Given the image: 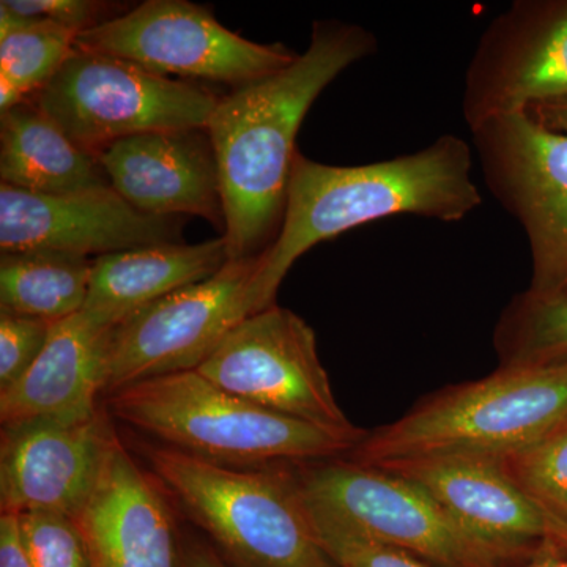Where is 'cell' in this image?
I'll use <instances>...</instances> for the list:
<instances>
[{
	"instance_id": "6da1fadb",
	"label": "cell",
	"mask_w": 567,
	"mask_h": 567,
	"mask_svg": "<svg viewBox=\"0 0 567 567\" xmlns=\"http://www.w3.org/2000/svg\"><path fill=\"white\" fill-rule=\"evenodd\" d=\"M375 50L374 33L361 25L317 21L289 66L219 99L205 130L218 163L230 260L260 256L274 244L306 114L342 71Z\"/></svg>"
},
{
	"instance_id": "7a4b0ae2",
	"label": "cell",
	"mask_w": 567,
	"mask_h": 567,
	"mask_svg": "<svg viewBox=\"0 0 567 567\" xmlns=\"http://www.w3.org/2000/svg\"><path fill=\"white\" fill-rule=\"evenodd\" d=\"M473 148L443 134L425 148L363 166L295 158L281 229L259 256L249 286L251 316L275 306L292 265L324 240L395 215L464 221L483 204L472 177Z\"/></svg>"
},
{
	"instance_id": "3957f363",
	"label": "cell",
	"mask_w": 567,
	"mask_h": 567,
	"mask_svg": "<svg viewBox=\"0 0 567 567\" xmlns=\"http://www.w3.org/2000/svg\"><path fill=\"white\" fill-rule=\"evenodd\" d=\"M567 421V360L499 365L445 388L401 420L365 432L350 461L386 466L439 456L503 457L535 445Z\"/></svg>"
},
{
	"instance_id": "277c9868",
	"label": "cell",
	"mask_w": 567,
	"mask_h": 567,
	"mask_svg": "<svg viewBox=\"0 0 567 567\" xmlns=\"http://www.w3.org/2000/svg\"><path fill=\"white\" fill-rule=\"evenodd\" d=\"M122 421L174 450L215 464H312L349 454L363 439L279 415L197 371L142 380L111 394Z\"/></svg>"
},
{
	"instance_id": "5b68a950",
	"label": "cell",
	"mask_w": 567,
	"mask_h": 567,
	"mask_svg": "<svg viewBox=\"0 0 567 567\" xmlns=\"http://www.w3.org/2000/svg\"><path fill=\"white\" fill-rule=\"evenodd\" d=\"M148 461L234 567H338L317 535L293 472L215 464L174 447Z\"/></svg>"
},
{
	"instance_id": "8992f818",
	"label": "cell",
	"mask_w": 567,
	"mask_h": 567,
	"mask_svg": "<svg viewBox=\"0 0 567 567\" xmlns=\"http://www.w3.org/2000/svg\"><path fill=\"white\" fill-rule=\"evenodd\" d=\"M219 99L204 85L74 47L33 102L84 151L99 156L126 137L205 130Z\"/></svg>"
},
{
	"instance_id": "52a82bcc",
	"label": "cell",
	"mask_w": 567,
	"mask_h": 567,
	"mask_svg": "<svg viewBox=\"0 0 567 567\" xmlns=\"http://www.w3.org/2000/svg\"><path fill=\"white\" fill-rule=\"evenodd\" d=\"M293 476L312 509L429 565L511 567L399 473L336 457L298 465Z\"/></svg>"
},
{
	"instance_id": "ba28073f",
	"label": "cell",
	"mask_w": 567,
	"mask_h": 567,
	"mask_svg": "<svg viewBox=\"0 0 567 567\" xmlns=\"http://www.w3.org/2000/svg\"><path fill=\"white\" fill-rule=\"evenodd\" d=\"M472 136L487 188L527 235V292L567 300V134L520 112L492 118Z\"/></svg>"
},
{
	"instance_id": "9c48e42d",
	"label": "cell",
	"mask_w": 567,
	"mask_h": 567,
	"mask_svg": "<svg viewBox=\"0 0 567 567\" xmlns=\"http://www.w3.org/2000/svg\"><path fill=\"white\" fill-rule=\"evenodd\" d=\"M78 50L136 63L162 76L233 85L252 84L289 66L297 55L282 44L244 39L188 0H147L80 33Z\"/></svg>"
},
{
	"instance_id": "30bf717a",
	"label": "cell",
	"mask_w": 567,
	"mask_h": 567,
	"mask_svg": "<svg viewBox=\"0 0 567 567\" xmlns=\"http://www.w3.org/2000/svg\"><path fill=\"white\" fill-rule=\"evenodd\" d=\"M229 393L279 415L363 439L336 401L311 324L275 305L246 317L197 369Z\"/></svg>"
},
{
	"instance_id": "8fae6325",
	"label": "cell",
	"mask_w": 567,
	"mask_h": 567,
	"mask_svg": "<svg viewBox=\"0 0 567 567\" xmlns=\"http://www.w3.org/2000/svg\"><path fill=\"white\" fill-rule=\"evenodd\" d=\"M259 256L229 260L203 282L159 298L112 331L106 391L197 371L241 320L251 316L249 286Z\"/></svg>"
},
{
	"instance_id": "7c38bea8",
	"label": "cell",
	"mask_w": 567,
	"mask_h": 567,
	"mask_svg": "<svg viewBox=\"0 0 567 567\" xmlns=\"http://www.w3.org/2000/svg\"><path fill=\"white\" fill-rule=\"evenodd\" d=\"M567 96V0H520L487 25L465 74L470 132Z\"/></svg>"
},
{
	"instance_id": "4fadbf2b",
	"label": "cell",
	"mask_w": 567,
	"mask_h": 567,
	"mask_svg": "<svg viewBox=\"0 0 567 567\" xmlns=\"http://www.w3.org/2000/svg\"><path fill=\"white\" fill-rule=\"evenodd\" d=\"M182 216L136 210L111 186L89 192L37 194L0 185V249L70 256L181 244Z\"/></svg>"
},
{
	"instance_id": "5bb4252c",
	"label": "cell",
	"mask_w": 567,
	"mask_h": 567,
	"mask_svg": "<svg viewBox=\"0 0 567 567\" xmlns=\"http://www.w3.org/2000/svg\"><path fill=\"white\" fill-rule=\"evenodd\" d=\"M117 440L102 413L84 423L3 427L2 514L76 516L95 491Z\"/></svg>"
},
{
	"instance_id": "9a60e30c",
	"label": "cell",
	"mask_w": 567,
	"mask_h": 567,
	"mask_svg": "<svg viewBox=\"0 0 567 567\" xmlns=\"http://www.w3.org/2000/svg\"><path fill=\"white\" fill-rule=\"evenodd\" d=\"M424 488L466 535L511 567L527 565L547 528L499 457L439 456L386 466Z\"/></svg>"
},
{
	"instance_id": "2e32d148",
	"label": "cell",
	"mask_w": 567,
	"mask_h": 567,
	"mask_svg": "<svg viewBox=\"0 0 567 567\" xmlns=\"http://www.w3.org/2000/svg\"><path fill=\"white\" fill-rule=\"evenodd\" d=\"M111 188L153 216H199L224 230L218 163L207 130L126 137L99 155Z\"/></svg>"
},
{
	"instance_id": "e0dca14e",
	"label": "cell",
	"mask_w": 567,
	"mask_h": 567,
	"mask_svg": "<svg viewBox=\"0 0 567 567\" xmlns=\"http://www.w3.org/2000/svg\"><path fill=\"white\" fill-rule=\"evenodd\" d=\"M73 518L91 567H178L173 516L162 491L122 443Z\"/></svg>"
},
{
	"instance_id": "ac0fdd59",
	"label": "cell",
	"mask_w": 567,
	"mask_h": 567,
	"mask_svg": "<svg viewBox=\"0 0 567 567\" xmlns=\"http://www.w3.org/2000/svg\"><path fill=\"white\" fill-rule=\"evenodd\" d=\"M114 328L85 311L52 323L35 363L0 391L2 427L76 424L99 415L96 398L106 391Z\"/></svg>"
},
{
	"instance_id": "d6986e66",
	"label": "cell",
	"mask_w": 567,
	"mask_h": 567,
	"mask_svg": "<svg viewBox=\"0 0 567 567\" xmlns=\"http://www.w3.org/2000/svg\"><path fill=\"white\" fill-rule=\"evenodd\" d=\"M229 260L223 235L203 244L147 246L96 257L82 311L117 327L159 298L212 278Z\"/></svg>"
},
{
	"instance_id": "ffe728a7",
	"label": "cell",
	"mask_w": 567,
	"mask_h": 567,
	"mask_svg": "<svg viewBox=\"0 0 567 567\" xmlns=\"http://www.w3.org/2000/svg\"><path fill=\"white\" fill-rule=\"evenodd\" d=\"M2 185L37 194H73L111 186L99 156L71 140L39 104L0 114Z\"/></svg>"
},
{
	"instance_id": "44dd1931",
	"label": "cell",
	"mask_w": 567,
	"mask_h": 567,
	"mask_svg": "<svg viewBox=\"0 0 567 567\" xmlns=\"http://www.w3.org/2000/svg\"><path fill=\"white\" fill-rule=\"evenodd\" d=\"M93 260L51 251L6 252L0 311L55 323L84 309Z\"/></svg>"
},
{
	"instance_id": "7402d4cb",
	"label": "cell",
	"mask_w": 567,
	"mask_h": 567,
	"mask_svg": "<svg viewBox=\"0 0 567 567\" xmlns=\"http://www.w3.org/2000/svg\"><path fill=\"white\" fill-rule=\"evenodd\" d=\"M78 33L40 18L0 39V114L29 102L70 58Z\"/></svg>"
},
{
	"instance_id": "603a6c76",
	"label": "cell",
	"mask_w": 567,
	"mask_h": 567,
	"mask_svg": "<svg viewBox=\"0 0 567 567\" xmlns=\"http://www.w3.org/2000/svg\"><path fill=\"white\" fill-rule=\"evenodd\" d=\"M494 344L499 365L567 360V300L517 295L499 316Z\"/></svg>"
},
{
	"instance_id": "cb8c5ba5",
	"label": "cell",
	"mask_w": 567,
	"mask_h": 567,
	"mask_svg": "<svg viewBox=\"0 0 567 567\" xmlns=\"http://www.w3.org/2000/svg\"><path fill=\"white\" fill-rule=\"evenodd\" d=\"M499 461L543 517L548 540L567 550V421Z\"/></svg>"
},
{
	"instance_id": "d4e9b609",
	"label": "cell",
	"mask_w": 567,
	"mask_h": 567,
	"mask_svg": "<svg viewBox=\"0 0 567 567\" xmlns=\"http://www.w3.org/2000/svg\"><path fill=\"white\" fill-rule=\"evenodd\" d=\"M308 509L320 543L338 567H435L409 551L347 527L309 505Z\"/></svg>"
},
{
	"instance_id": "484cf974",
	"label": "cell",
	"mask_w": 567,
	"mask_h": 567,
	"mask_svg": "<svg viewBox=\"0 0 567 567\" xmlns=\"http://www.w3.org/2000/svg\"><path fill=\"white\" fill-rule=\"evenodd\" d=\"M18 517L32 567H91L73 518L50 513Z\"/></svg>"
},
{
	"instance_id": "4316f807",
	"label": "cell",
	"mask_w": 567,
	"mask_h": 567,
	"mask_svg": "<svg viewBox=\"0 0 567 567\" xmlns=\"http://www.w3.org/2000/svg\"><path fill=\"white\" fill-rule=\"evenodd\" d=\"M50 322L0 311V391L13 385L47 346Z\"/></svg>"
},
{
	"instance_id": "83f0119b",
	"label": "cell",
	"mask_w": 567,
	"mask_h": 567,
	"mask_svg": "<svg viewBox=\"0 0 567 567\" xmlns=\"http://www.w3.org/2000/svg\"><path fill=\"white\" fill-rule=\"evenodd\" d=\"M22 17L40 18L63 25L78 35L125 13L118 3L99 0H3Z\"/></svg>"
},
{
	"instance_id": "f1b7e54d",
	"label": "cell",
	"mask_w": 567,
	"mask_h": 567,
	"mask_svg": "<svg viewBox=\"0 0 567 567\" xmlns=\"http://www.w3.org/2000/svg\"><path fill=\"white\" fill-rule=\"evenodd\" d=\"M0 567H32L22 539L20 517L0 516Z\"/></svg>"
},
{
	"instance_id": "f546056e",
	"label": "cell",
	"mask_w": 567,
	"mask_h": 567,
	"mask_svg": "<svg viewBox=\"0 0 567 567\" xmlns=\"http://www.w3.org/2000/svg\"><path fill=\"white\" fill-rule=\"evenodd\" d=\"M178 567H234L212 544L186 537L178 544Z\"/></svg>"
},
{
	"instance_id": "4dcf8cb0",
	"label": "cell",
	"mask_w": 567,
	"mask_h": 567,
	"mask_svg": "<svg viewBox=\"0 0 567 567\" xmlns=\"http://www.w3.org/2000/svg\"><path fill=\"white\" fill-rule=\"evenodd\" d=\"M525 114L550 132L567 134V96L532 104Z\"/></svg>"
},
{
	"instance_id": "1f68e13d",
	"label": "cell",
	"mask_w": 567,
	"mask_h": 567,
	"mask_svg": "<svg viewBox=\"0 0 567 567\" xmlns=\"http://www.w3.org/2000/svg\"><path fill=\"white\" fill-rule=\"evenodd\" d=\"M522 567H567V550L547 540L535 557Z\"/></svg>"
}]
</instances>
